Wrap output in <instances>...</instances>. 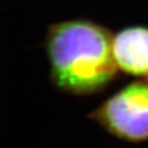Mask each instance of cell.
Wrapping results in <instances>:
<instances>
[{
    "label": "cell",
    "instance_id": "1",
    "mask_svg": "<svg viewBox=\"0 0 148 148\" xmlns=\"http://www.w3.org/2000/svg\"><path fill=\"white\" fill-rule=\"evenodd\" d=\"M112 34L88 20L51 25L45 49L53 83L60 90L77 96L103 90L117 74L112 51Z\"/></svg>",
    "mask_w": 148,
    "mask_h": 148
},
{
    "label": "cell",
    "instance_id": "2",
    "mask_svg": "<svg viewBox=\"0 0 148 148\" xmlns=\"http://www.w3.org/2000/svg\"><path fill=\"white\" fill-rule=\"evenodd\" d=\"M107 132L123 141L148 140V82L134 81L90 114Z\"/></svg>",
    "mask_w": 148,
    "mask_h": 148
},
{
    "label": "cell",
    "instance_id": "3",
    "mask_svg": "<svg viewBox=\"0 0 148 148\" xmlns=\"http://www.w3.org/2000/svg\"><path fill=\"white\" fill-rule=\"evenodd\" d=\"M112 51L118 69L148 78V28L132 26L112 38Z\"/></svg>",
    "mask_w": 148,
    "mask_h": 148
},
{
    "label": "cell",
    "instance_id": "4",
    "mask_svg": "<svg viewBox=\"0 0 148 148\" xmlns=\"http://www.w3.org/2000/svg\"><path fill=\"white\" fill-rule=\"evenodd\" d=\"M146 81H147V82H148V78H146Z\"/></svg>",
    "mask_w": 148,
    "mask_h": 148
}]
</instances>
